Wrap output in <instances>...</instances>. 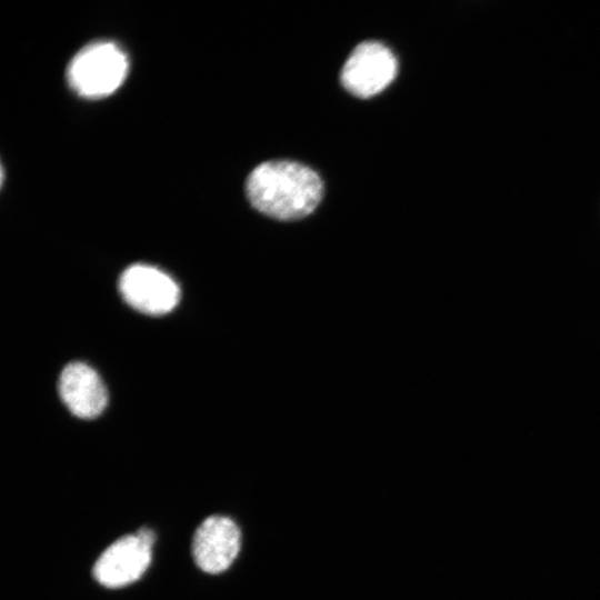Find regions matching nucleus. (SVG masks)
Returning a JSON list of instances; mask_svg holds the SVG:
<instances>
[{
    "label": "nucleus",
    "instance_id": "obj_1",
    "mask_svg": "<svg viewBox=\"0 0 600 600\" xmlns=\"http://www.w3.org/2000/svg\"><path fill=\"white\" fill-rule=\"evenodd\" d=\"M248 199L261 213L290 221L310 214L323 196V182L311 168L289 160L260 163L246 183Z\"/></svg>",
    "mask_w": 600,
    "mask_h": 600
},
{
    "label": "nucleus",
    "instance_id": "obj_2",
    "mask_svg": "<svg viewBox=\"0 0 600 600\" xmlns=\"http://www.w3.org/2000/svg\"><path fill=\"white\" fill-rule=\"evenodd\" d=\"M128 68V57L117 43L97 41L83 47L71 59L67 79L79 96L101 98L122 84Z\"/></svg>",
    "mask_w": 600,
    "mask_h": 600
},
{
    "label": "nucleus",
    "instance_id": "obj_3",
    "mask_svg": "<svg viewBox=\"0 0 600 600\" xmlns=\"http://www.w3.org/2000/svg\"><path fill=\"white\" fill-rule=\"evenodd\" d=\"M154 533L141 528L111 543L93 566V577L102 586L119 588L137 581L148 569Z\"/></svg>",
    "mask_w": 600,
    "mask_h": 600
},
{
    "label": "nucleus",
    "instance_id": "obj_4",
    "mask_svg": "<svg viewBox=\"0 0 600 600\" xmlns=\"http://www.w3.org/2000/svg\"><path fill=\"white\" fill-rule=\"evenodd\" d=\"M398 72L394 53L382 42L363 41L346 60L340 81L343 88L359 98H369L388 87Z\"/></svg>",
    "mask_w": 600,
    "mask_h": 600
},
{
    "label": "nucleus",
    "instance_id": "obj_5",
    "mask_svg": "<svg viewBox=\"0 0 600 600\" xmlns=\"http://www.w3.org/2000/svg\"><path fill=\"white\" fill-rule=\"evenodd\" d=\"M119 290L129 306L150 316L170 312L180 299L178 283L162 270L144 263L132 264L122 272Z\"/></svg>",
    "mask_w": 600,
    "mask_h": 600
},
{
    "label": "nucleus",
    "instance_id": "obj_6",
    "mask_svg": "<svg viewBox=\"0 0 600 600\" xmlns=\"http://www.w3.org/2000/svg\"><path fill=\"white\" fill-rule=\"evenodd\" d=\"M241 549V531L229 517L210 516L196 530L192 554L196 564L204 572L218 574L226 571Z\"/></svg>",
    "mask_w": 600,
    "mask_h": 600
},
{
    "label": "nucleus",
    "instance_id": "obj_7",
    "mask_svg": "<svg viewBox=\"0 0 600 600\" xmlns=\"http://www.w3.org/2000/svg\"><path fill=\"white\" fill-rule=\"evenodd\" d=\"M58 386L61 400L78 418H96L107 406L106 387L99 374L86 363H69L62 370Z\"/></svg>",
    "mask_w": 600,
    "mask_h": 600
}]
</instances>
